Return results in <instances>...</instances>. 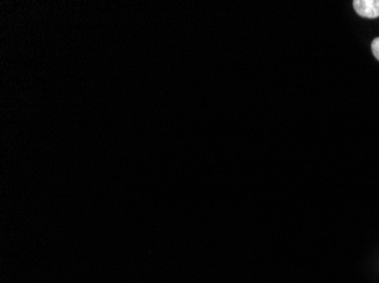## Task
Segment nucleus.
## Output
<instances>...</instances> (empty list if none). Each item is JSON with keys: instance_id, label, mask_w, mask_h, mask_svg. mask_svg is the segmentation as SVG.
Segmentation results:
<instances>
[{"instance_id": "nucleus-1", "label": "nucleus", "mask_w": 379, "mask_h": 283, "mask_svg": "<svg viewBox=\"0 0 379 283\" xmlns=\"http://www.w3.org/2000/svg\"><path fill=\"white\" fill-rule=\"evenodd\" d=\"M352 3L361 17L370 19L379 17V0H355Z\"/></svg>"}, {"instance_id": "nucleus-2", "label": "nucleus", "mask_w": 379, "mask_h": 283, "mask_svg": "<svg viewBox=\"0 0 379 283\" xmlns=\"http://www.w3.org/2000/svg\"><path fill=\"white\" fill-rule=\"evenodd\" d=\"M371 51H373L375 58L379 61V38L373 40V42H371Z\"/></svg>"}]
</instances>
